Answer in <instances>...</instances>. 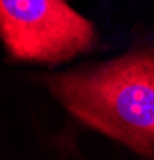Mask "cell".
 Segmentation results:
<instances>
[{
  "label": "cell",
  "instance_id": "cell-1",
  "mask_svg": "<svg viewBox=\"0 0 154 160\" xmlns=\"http://www.w3.org/2000/svg\"><path fill=\"white\" fill-rule=\"evenodd\" d=\"M48 91L79 122L135 154L154 158V45L119 58L44 77Z\"/></svg>",
  "mask_w": 154,
  "mask_h": 160
},
{
  "label": "cell",
  "instance_id": "cell-2",
  "mask_svg": "<svg viewBox=\"0 0 154 160\" xmlns=\"http://www.w3.org/2000/svg\"><path fill=\"white\" fill-rule=\"evenodd\" d=\"M0 38L11 58L51 66L98 43L93 22L66 0H0Z\"/></svg>",
  "mask_w": 154,
  "mask_h": 160
}]
</instances>
